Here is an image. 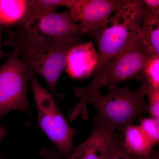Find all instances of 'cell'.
Returning a JSON list of instances; mask_svg holds the SVG:
<instances>
[{
	"label": "cell",
	"mask_w": 159,
	"mask_h": 159,
	"mask_svg": "<svg viewBox=\"0 0 159 159\" xmlns=\"http://www.w3.org/2000/svg\"><path fill=\"white\" fill-rule=\"evenodd\" d=\"M140 126L153 145L159 141V121L154 118L142 119Z\"/></svg>",
	"instance_id": "e0dca14e"
},
{
	"label": "cell",
	"mask_w": 159,
	"mask_h": 159,
	"mask_svg": "<svg viewBox=\"0 0 159 159\" xmlns=\"http://www.w3.org/2000/svg\"><path fill=\"white\" fill-rule=\"evenodd\" d=\"M29 1L0 0V24L5 26H19L28 14Z\"/></svg>",
	"instance_id": "7c38bea8"
},
{
	"label": "cell",
	"mask_w": 159,
	"mask_h": 159,
	"mask_svg": "<svg viewBox=\"0 0 159 159\" xmlns=\"http://www.w3.org/2000/svg\"><path fill=\"white\" fill-rule=\"evenodd\" d=\"M145 159H159V154L157 150L152 149L151 151L145 156Z\"/></svg>",
	"instance_id": "44dd1931"
},
{
	"label": "cell",
	"mask_w": 159,
	"mask_h": 159,
	"mask_svg": "<svg viewBox=\"0 0 159 159\" xmlns=\"http://www.w3.org/2000/svg\"><path fill=\"white\" fill-rule=\"evenodd\" d=\"M159 57H152L135 79L142 84L159 88Z\"/></svg>",
	"instance_id": "9a60e30c"
},
{
	"label": "cell",
	"mask_w": 159,
	"mask_h": 159,
	"mask_svg": "<svg viewBox=\"0 0 159 159\" xmlns=\"http://www.w3.org/2000/svg\"><path fill=\"white\" fill-rule=\"evenodd\" d=\"M18 27L15 50L20 61L31 73L40 75L46 80L55 102H61L64 95L57 93V83L65 68L67 55L74 46L55 43Z\"/></svg>",
	"instance_id": "7a4b0ae2"
},
{
	"label": "cell",
	"mask_w": 159,
	"mask_h": 159,
	"mask_svg": "<svg viewBox=\"0 0 159 159\" xmlns=\"http://www.w3.org/2000/svg\"><path fill=\"white\" fill-rule=\"evenodd\" d=\"M146 93L148 99L149 114L151 117L159 121V88L146 85Z\"/></svg>",
	"instance_id": "ac0fdd59"
},
{
	"label": "cell",
	"mask_w": 159,
	"mask_h": 159,
	"mask_svg": "<svg viewBox=\"0 0 159 159\" xmlns=\"http://www.w3.org/2000/svg\"><path fill=\"white\" fill-rule=\"evenodd\" d=\"M19 26L62 45L75 46L81 43L84 34L69 11L53 12L27 19Z\"/></svg>",
	"instance_id": "52a82bcc"
},
{
	"label": "cell",
	"mask_w": 159,
	"mask_h": 159,
	"mask_svg": "<svg viewBox=\"0 0 159 159\" xmlns=\"http://www.w3.org/2000/svg\"><path fill=\"white\" fill-rule=\"evenodd\" d=\"M152 57L140 37L114 56L105 70L93 77L87 85L76 87V97L80 99L93 92L100 91L102 87L109 88L126 80L135 79Z\"/></svg>",
	"instance_id": "277c9868"
},
{
	"label": "cell",
	"mask_w": 159,
	"mask_h": 159,
	"mask_svg": "<svg viewBox=\"0 0 159 159\" xmlns=\"http://www.w3.org/2000/svg\"><path fill=\"white\" fill-rule=\"evenodd\" d=\"M92 46L90 43L79 44L74 46L69 51L66 59V67L68 74L71 77L81 78L89 74V70L86 65H89L88 55H86Z\"/></svg>",
	"instance_id": "4fadbf2b"
},
{
	"label": "cell",
	"mask_w": 159,
	"mask_h": 159,
	"mask_svg": "<svg viewBox=\"0 0 159 159\" xmlns=\"http://www.w3.org/2000/svg\"><path fill=\"white\" fill-rule=\"evenodd\" d=\"M2 117L0 116V142L2 141L5 137L7 135L9 134V132L5 130L4 128H3L1 124V120L2 119Z\"/></svg>",
	"instance_id": "603a6c76"
},
{
	"label": "cell",
	"mask_w": 159,
	"mask_h": 159,
	"mask_svg": "<svg viewBox=\"0 0 159 159\" xmlns=\"http://www.w3.org/2000/svg\"><path fill=\"white\" fill-rule=\"evenodd\" d=\"M143 2L146 9L152 14L159 16V0H144Z\"/></svg>",
	"instance_id": "ffe728a7"
},
{
	"label": "cell",
	"mask_w": 159,
	"mask_h": 159,
	"mask_svg": "<svg viewBox=\"0 0 159 159\" xmlns=\"http://www.w3.org/2000/svg\"><path fill=\"white\" fill-rule=\"evenodd\" d=\"M141 37L151 55L159 57V16L152 14L146 9L144 4Z\"/></svg>",
	"instance_id": "30bf717a"
},
{
	"label": "cell",
	"mask_w": 159,
	"mask_h": 159,
	"mask_svg": "<svg viewBox=\"0 0 159 159\" xmlns=\"http://www.w3.org/2000/svg\"><path fill=\"white\" fill-rule=\"evenodd\" d=\"M108 93L102 95L96 91L80 98L79 102L71 109L69 119L73 120L78 115L86 117L87 107L90 103L97 109L96 119L116 129L123 131L140 115L149 113L148 102L145 101L146 86L142 84L136 90L127 86L118 85L108 88Z\"/></svg>",
	"instance_id": "6da1fadb"
},
{
	"label": "cell",
	"mask_w": 159,
	"mask_h": 159,
	"mask_svg": "<svg viewBox=\"0 0 159 159\" xmlns=\"http://www.w3.org/2000/svg\"><path fill=\"white\" fill-rule=\"evenodd\" d=\"M33 73L20 61L17 51L0 67V116L12 110L30 113L27 99L28 82Z\"/></svg>",
	"instance_id": "8992f818"
},
{
	"label": "cell",
	"mask_w": 159,
	"mask_h": 159,
	"mask_svg": "<svg viewBox=\"0 0 159 159\" xmlns=\"http://www.w3.org/2000/svg\"><path fill=\"white\" fill-rule=\"evenodd\" d=\"M145 156H137L129 153L124 147L123 141L114 136L105 159H145Z\"/></svg>",
	"instance_id": "2e32d148"
},
{
	"label": "cell",
	"mask_w": 159,
	"mask_h": 159,
	"mask_svg": "<svg viewBox=\"0 0 159 159\" xmlns=\"http://www.w3.org/2000/svg\"><path fill=\"white\" fill-rule=\"evenodd\" d=\"M143 1L129 0L101 26L90 32L99 48L93 77L105 70L111 59L141 37Z\"/></svg>",
	"instance_id": "3957f363"
},
{
	"label": "cell",
	"mask_w": 159,
	"mask_h": 159,
	"mask_svg": "<svg viewBox=\"0 0 159 159\" xmlns=\"http://www.w3.org/2000/svg\"><path fill=\"white\" fill-rule=\"evenodd\" d=\"M128 0H76L70 7L74 21L79 22L83 34L93 31L101 25Z\"/></svg>",
	"instance_id": "ba28073f"
},
{
	"label": "cell",
	"mask_w": 159,
	"mask_h": 159,
	"mask_svg": "<svg viewBox=\"0 0 159 159\" xmlns=\"http://www.w3.org/2000/svg\"><path fill=\"white\" fill-rule=\"evenodd\" d=\"M123 132V145L129 153L137 156H145L152 150L153 144L140 125H129Z\"/></svg>",
	"instance_id": "8fae6325"
},
{
	"label": "cell",
	"mask_w": 159,
	"mask_h": 159,
	"mask_svg": "<svg viewBox=\"0 0 159 159\" xmlns=\"http://www.w3.org/2000/svg\"><path fill=\"white\" fill-rule=\"evenodd\" d=\"M43 159H61V155L56 149L43 148L40 151Z\"/></svg>",
	"instance_id": "d6986e66"
},
{
	"label": "cell",
	"mask_w": 159,
	"mask_h": 159,
	"mask_svg": "<svg viewBox=\"0 0 159 159\" xmlns=\"http://www.w3.org/2000/svg\"><path fill=\"white\" fill-rule=\"evenodd\" d=\"M115 131L113 129L94 118L90 135L73 152L69 159H105Z\"/></svg>",
	"instance_id": "9c48e42d"
},
{
	"label": "cell",
	"mask_w": 159,
	"mask_h": 159,
	"mask_svg": "<svg viewBox=\"0 0 159 159\" xmlns=\"http://www.w3.org/2000/svg\"><path fill=\"white\" fill-rule=\"evenodd\" d=\"M30 81L36 104L39 128L53 142L61 156L70 159L74 149L73 139L77 129L69 125L54 98L41 85L35 74H31Z\"/></svg>",
	"instance_id": "5b68a950"
},
{
	"label": "cell",
	"mask_w": 159,
	"mask_h": 159,
	"mask_svg": "<svg viewBox=\"0 0 159 159\" xmlns=\"http://www.w3.org/2000/svg\"><path fill=\"white\" fill-rule=\"evenodd\" d=\"M1 35H2V33H1V25L0 24V59H2V58H4V57H8L11 55V53L10 54H7V53H5L2 49V37H1Z\"/></svg>",
	"instance_id": "7402d4cb"
},
{
	"label": "cell",
	"mask_w": 159,
	"mask_h": 159,
	"mask_svg": "<svg viewBox=\"0 0 159 159\" xmlns=\"http://www.w3.org/2000/svg\"><path fill=\"white\" fill-rule=\"evenodd\" d=\"M75 2L76 0L29 1L28 14L25 19L55 12L56 9L60 6H66L70 8Z\"/></svg>",
	"instance_id": "5bb4252c"
}]
</instances>
